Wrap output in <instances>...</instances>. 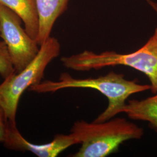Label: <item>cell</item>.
<instances>
[{
	"mask_svg": "<svg viewBox=\"0 0 157 157\" xmlns=\"http://www.w3.org/2000/svg\"><path fill=\"white\" fill-rule=\"evenodd\" d=\"M68 88L91 89L98 91L107 97V108L96 118L95 122H105L124 113L126 101L130 95L151 90V85L139 84L136 80L126 79L123 74L113 71L96 78H74L70 74L64 72L57 81H41L32 86L29 90L37 93H47Z\"/></svg>",
	"mask_w": 157,
	"mask_h": 157,
	"instance_id": "6da1fadb",
	"label": "cell"
},
{
	"mask_svg": "<svg viewBox=\"0 0 157 157\" xmlns=\"http://www.w3.org/2000/svg\"><path fill=\"white\" fill-rule=\"evenodd\" d=\"M71 133L81 146L70 157H105L117 151L124 141L141 139L144 130L124 118H113L102 122L76 121Z\"/></svg>",
	"mask_w": 157,
	"mask_h": 157,
	"instance_id": "7a4b0ae2",
	"label": "cell"
},
{
	"mask_svg": "<svg viewBox=\"0 0 157 157\" xmlns=\"http://www.w3.org/2000/svg\"><path fill=\"white\" fill-rule=\"evenodd\" d=\"M62 65L79 72L99 69L107 67L125 66L146 75L149 79L152 93H157V27L151 37L138 50L129 54L113 51L96 53L85 50L71 56H62Z\"/></svg>",
	"mask_w": 157,
	"mask_h": 157,
	"instance_id": "3957f363",
	"label": "cell"
},
{
	"mask_svg": "<svg viewBox=\"0 0 157 157\" xmlns=\"http://www.w3.org/2000/svg\"><path fill=\"white\" fill-rule=\"evenodd\" d=\"M61 44L58 40L50 37L40 45L37 55L21 71L15 72L0 84V106L7 122L16 123V115L20 98L25 90L38 84L43 78L45 69L59 56Z\"/></svg>",
	"mask_w": 157,
	"mask_h": 157,
	"instance_id": "277c9868",
	"label": "cell"
},
{
	"mask_svg": "<svg viewBox=\"0 0 157 157\" xmlns=\"http://www.w3.org/2000/svg\"><path fill=\"white\" fill-rule=\"evenodd\" d=\"M0 37L6 43L15 72L23 70L37 55L40 46L22 27L14 12L0 4Z\"/></svg>",
	"mask_w": 157,
	"mask_h": 157,
	"instance_id": "5b68a950",
	"label": "cell"
},
{
	"mask_svg": "<svg viewBox=\"0 0 157 157\" xmlns=\"http://www.w3.org/2000/svg\"><path fill=\"white\" fill-rule=\"evenodd\" d=\"M6 148L17 151H29L39 157H56L71 146L78 144L72 133L58 134L50 143L36 144L27 140L17 127L16 123L7 122L6 137L3 142Z\"/></svg>",
	"mask_w": 157,
	"mask_h": 157,
	"instance_id": "8992f818",
	"label": "cell"
},
{
	"mask_svg": "<svg viewBox=\"0 0 157 157\" xmlns=\"http://www.w3.org/2000/svg\"><path fill=\"white\" fill-rule=\"evenodd\" d=\"M69 1V0H37L40 26L36 41L40 46L51 37L55 23L67 10Z\"/></svg>",
	"mask_w": 157,
	"mask_h": 157,
	"instance_id": "52a82bcc",
	"label": "cell"
},
{
	"mask_svg": "<svg viewBox=\"0 0 157 157\" xmlns=\"http://www.w3.org/2000/svg\"><path fill=\"white\" fill-rule=\"evenodd\" d=\"M0 4L14 12L22 21L29 35L36 40L39 31L37 0H0Z\"/></svg>",
	"mask_w": 157,
	"mask_h": 157,
	"instance_id": "ba28073f",
	"label": "cell"
},
{
	"mask_svg": "<svg viewBox=\"0 0 157 157\" xmlns=\"http://www.w3.org/2000/svg\"><path fill=\"white\" fill-rule=\"evenodd\" d=\"M124 113L133 120L147 122L157 130V93L141 100H130Z\"/></svg>",
	"mask_w": 157,
	"mask_h": 157,
	"instance_id": "9c48e42d",
	"label": "cell"
},
{
	"mask_svg": "<svg viewBox=\"0 0 157 157\" xmlns=\"http://www.w3.org/2000/svg\"><path fill=\"white\" fill-rule=\"evenodd\" d=\"M15 72L6 43L0 41V76L4 78H9Z\"/></svg>",
	"mask_w": 157,
	"mask_h": 157,
	"instance_id": "30bf717a",
	"label": "cell"
},
{
	"mask_svg": "<svg viewBox=\"0 0 157 157\" xmlns=\"http://www.w3.org/2000/svg\"><path fill=\"white\" fill-rule=\"evenodd\" d=\"M7 120L4 111L0 106V142H4L6 137Z\"/></svg>",
	"mask_w": 157,
	"mask_h": 157,
	"instance_id": "8fae6325",
	"label": "cell"
},
{
	"mask_svg": "<svg viewBox=\"0 0 157 157\" xmlns=\"http://www.w3.org/2000/svg\"><path fill=\"white\" fill-rule=\"evenodd\" d=\"M149 5L151 6L152 8L154 10V11L156 12L157 14V2H154L152 0H147Z\"/></svg>",
	"mask_w": 157,
	"mask_h": 157,
	"instance_id": "7c38bea8",
	"label": "cell"
}]
</instances>
